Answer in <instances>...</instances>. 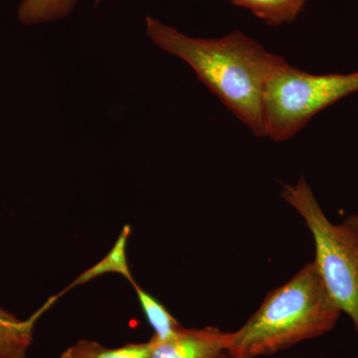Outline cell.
Here are the masks:
<instances>
[{
  "instance_id": "obj_9",
  "label": "cell",
  "mask_w": 358,
  "mask_h": 358,
  "mask_svg": "<svg viewBox=\"0 0 358 358\" xmlns=\"http://www.w3.org/2000/svg\"><path fill=\"white\" fill-rule=\"evenodd\" d=\"M152 343H128L121 348H106L94 341H78L71 345L60 358H150Z\"/></svg>"
},
{
  "instance_id": "obj_5",
  "label": "cell",
  "mask_w": 358,
  "mask_h": 358,
  "mask_svg": "<svg viewBox=\"0 0 358 358\" xmlns=\"http://www.w3.org/2000/svg\"><path fill=\"white\" fill-rule=\"evenodd\" d=\"M230 334L218 327H179L166 338L152 336L150 358H219L227 352Z\"/></svg>"
},
{
  "instance_id": "obj_13",
  "label": "cell",
  "mask_w": 358,
  "mask_h": 358,
  "mask_svg": "<svg viewBox=\"0 0 358 358\" xmlns=\"http://www.w3.org/2000/svg\"><path fill=\"white\" fill-rule=\"evenodd\" d=\"M103 0H94V2H95V6H99V4L101 3V2H102Z\"/></svg>"
},
{
  "instance_id": "obj_4",
  "label": "cell",
  "mask_w": 358,
  "mask_h": 358,
  "mask_svg": "<svg viewBox=\"0 0 358 358\" xmlns=\"http://www.w3.org/2000/svg\"><path fill=\"white\" fill-rule=\"evenodd\" d=\"M358 93V71L315 75L285 62L264 93L265 136L289 140L320 112Z\"/></svg>"
},
{
  "instance_id": "obj_8",
  "label": "cell",
  "mask_w": 358,
  "mask_h": 358,
  "mask_svg": "<svg viewBox=\"0 0 358 358\" xmlns=\"http://www.w3.org/2000/svg\"><path fill=\"white\" fill-rule=\"evenodd\" d=\"M310 0H230L235 6L247 9L266 24L277 27L293 22Z\"/></svg>"
},
{
  "instance_id": "obj_10",
  "label": "cell",
  "mask_w": 358,
  "mask_h": 358,
  "mask_svg": "<svg viewBox=\"0 0 358 358\" xmlns=\"http://www.w3.org/2000/svg\"><path fill=\"white\" fill-rule=\"evenodd\" d=\"M77 0H21L17 16L21 23L36 25L69 15Z\"/></svg>"
},
{
  "instance_id": "obj_2",
  "label": "cell",
  "mask_w": 358,
  "mask_h": 358,
  "mask_svg": "<svg viewBox=\"0 0 358 358\" xmlns=\"http://www.w3.org/2000/svg\"><path fill=\"white\" fill-rule=\"evenodd\" d=\"M341 313L315 262L308 263L230 334L227 352L237 358L275 355L333 331Z\"/></svg>"
},
{
  "instance_id": "obj_7",
  "label": "cell",
  "mask_w": 358,
  "mask_h": 358,
  "mask_svg": "<svg viewBox=\"0 0 358 358\" xmlns=\"http://www.w3.org/2000/svg\"><path fill=\"white\" fill-rule=\"evenodd\" d=\"M129 235H131V226L124 225L109 253L103 257L102 260L99 261L96 265L92 266L88 270L78 275L76 279L71 282L64 291L59 294L63 296L68 291H70L71 289L81 286V285L86 284V282L92 281V280L95 279L96 277L109 274V273L122 275L134 287L136 282L134 279V275H131L128 262V257H127V248H128Z\"/></svg>"
},
{
  "instance_id": "obj_1",
  "label": "cell",
  "mask_w": 358,
  "mask_h": 358,
  "mask_svg": "<svg viewBox=\"0 0 358 358\" xmlns=\"http://www.w3.org/2000/svg\"><path fill=\"white\" fill-rule=\"evenodd\" d=\"M150 38L185 61L200 81L253 134L265 136L263 100L271 78L286 62L239 30L220 38H193L148 16Z\"/></svg>"
},
{
  "instance_id": "obj_12",
  "label": "cell",
  "mask_w": 358,
  "mask_h": 358,
  "mask_svg": "<svg viewBox=\"0 0 358 358\" xmlns=\"http://www.w3.org/2000/svg\"><path fill=\"white\" fill-rule=\"evenodd\" d=\"M219 358H237V357H233V355H231L230 353H228L227 352H225Z\"/></svg>"
},
{
  "instance_id": "obj_11",
  "label": "cell",
  "mask_w": 358,
  "mask_h": 358,
  "mask_svg": "<svg viewBox=\"0 0 358 358\" xmlns=\"http://www.w3.org/2000/svg\"><path fill=\"white\" fill-rule=\"evenodd\" d=\"M134 289H136V296L148 324L154 329L155 338H166L181 327L164 306L152 294L141 288L138 282L134 285Z\"/></svg>"
},
{
  "instance_id": "obj_3",
  "label": "cell",
  "mask_w": 358,
  "mask_h": 358,
  "mask_svg": "<svg viewBox=\"0 0 358 358\" xmlns=\"http://www.w3.org/2000/svg\"><path fill=\"white\" fill-rule=\"evenodd\" d=\"M282 199L300 214L315 242V262L324 286L358 334V214L338 224L327 217L308 181L282 185Z\"/></svg>"
},
{
  "instance_id": "obj_6",
  "label": "cell",
  "mask_w": 358,
  "mask_h": 358,
  "mask_svg": "<svg viewBox=\"0 0 358 358\" xmlns=\"http://www.w3.org/2000/svg\"><path fill=\"white\" fill-rule=\"evenodd\" d=\"M60 298V294L51 296L26 320L18 319L0 307V358H26L33 343L35 326Z\"/></svg>"
}]
</instances>
